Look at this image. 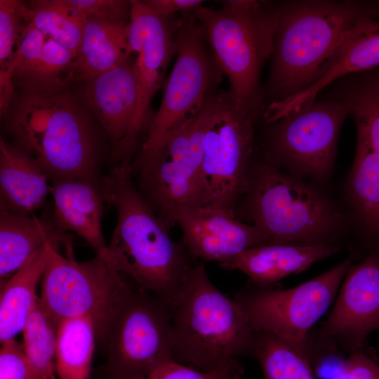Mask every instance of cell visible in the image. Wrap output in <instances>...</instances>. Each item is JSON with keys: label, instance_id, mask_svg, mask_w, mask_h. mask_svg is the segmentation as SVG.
<instances>
[{"label": "cell", "instance_id": "1", "mask_svg": "<svg viewBox=\"0 0 379 379\" xmlns=\"http://www.w3.org/2000/svg\"><path fill=\"white\" fill-rule=\"evenodd\" d=\"M132 175L131 163L122 162L101 182L105 202L116 209L117 220L100 256L173 310L196 259L182 242L171 239L168 224L138 192Z\"/></svg>", "mask_w": 379, "mask_h": 379}, {"label": "cell", "instance_id": "2", "mask_svg": "<svg viewBox=\"0 0 379 379\" xmlns=\"http://www.w3.org/2000/svg\"><path fill=\"white\" fill-rule=\"evenodd\" d=\"M368 10L350 1H291L280 6L270 77L276 101L316 82L359 20L373 15Z\"/></svg>", "mask_w": 379, "mask_h": 379}, {"label": "cell", "instance_id": "3", "mask_svg": "<svg viewBox=\"0 0 379 379\" xmlns=\"http://www.w3.org/2000/svg\"><path fill=\"white\" fill-rule=\"evenodd\" d=\"M16 144L30 154L52 181L96 180L98 152L91 121L62 90L22 94L8 121Z\"/></svg>", "mask_w": 379, "mask_h": 379}, {"label": "cell", "instance_id": "4", "mask_svg": "<svg viewBox=\"0 0 379 379\" xmlns=\"http://www.w3.org/2000/svg\"><path fill=\"white\" fill-rule=\"evenodd\" d=\"M171 324V357L179 364L209 371L253 352L255 330L234 299L211 281L204 263L192 270Z\"/></svg>", "mask_w": 379, "mask_h": 379}, {"label": "cell", "instance_id": "5", "mask_svg": "<svg viewBox=\"0 0 379 379\" xmlns=\"http://www.w3.org/2000/svg\"><path fill=\"white\" fill-rule=\"evenodd\" d=\"M279 7L257 1H227L220 8L199 6L194 14L202 26L230 93L246 105L261 107L262 65L272 55Z\"/></svg>", "mask_w": 379, "mask_h": 379}, {"label": "cell", "instance_id": "6", "mask_svg": "<svg viewBox=\"0 0 379 379\" xmlns=\"http://www.w3.org/2000/svg\"><path fill=\"white\" fill-rule=\"evenodd\" d=\"M71 245L67 244V254L63 255L58 251L60 243H51L39 299L57 329L66 319L88 317L96 339L104 344L133 289L100 255L77 261Z\"/></svg>", "mask_w": 379, "mask_h": 379}, {"label": "cell", "instance_id": "7", "mask_svg": "<svg viewBox=\"0 0 379 379\" xmlns=\"http://www.w3.org/2000/svg\"><path fill=\"white\" fill-rule=\"evenodd\" d=\"M260 109L237 100L230 91H219L203 144V206L235 216L237 204L248 186L255 124Z\"/></svg>", "mask_w": 379, "mask_h": 379}, {"label": "cell", "instance_id": "8", "mask_svg": "<svg viewBox=\"0 0 379 379\" xmlns=\"http://www.w3.org/2000/svg\"><path fill=\"white\" fill-rule=\"evenodd\" d=\"M249 171L248 211L265 244H314L335 221L330 206L317 193L273 166Z\"/></svg>", "mask_w": 379, "mask_h": 379}, {"label": "cell", "instance_id": "9", "mask_svg": "<svg viewBox=\"0 0 379 379\" xmlns=\"http://www.w3.org/2000/svg\"><path fill=\"white\" fill-rule=\"evenodd\" d=\"M219 91H213L199 113L170 135L158 148L140 152L132 164L140 185L159 211L171 206H203L201 168L204 139L214 115Z\"/></svg>", "mask_w": 379, "mask_h": 379}, {"label": "cell", "instance_id": "10", "mask_svg": "<svg viewBox=\"0 0 379 379\" xmlns=\"http://www.w3.org/2000/svg\"><path fill=\"white\" fill-rule=\"evenodd\" d=\"M176 29L177 58L160 107L142 143V152L158 148L170 135L194 119L215 90L219 66L206 48V35L194 11L183 13Z\"/></svg>", "mask_w": 379, "mask_h": 379}, {"label": "cell", "instance_id": "11", "mask_svg": "<svg viewBox=\"0 0 379 379\" xmlns=\"http://www.w3.org/2000/svg\"><path fill=\"white\" fill-rule=\"evenodd\" d=\"M172 312L152 293L132 291L104 343L110 379H140L172 360Z\"/></svg>", "mask_w": 379, "mask_h": 379}, {"label": "cell", "instance_id": "12", "mask_svg": "<svg viewBox=\"0 0 379 379\" xmlns=\"http://www.w3.org/2000/svg\"><path fill=\"white\" fill-rule=\"evenodd\" d=\"M351 260L292 288L281 290L258 286L234 294L255 331L272 334L303 352L311 327L333 301Z\"/></svg>", "mask_w": 379, "mask_h": 379}, {"label": "cell", "instance_id": "13", "mask_svg": "<svg viewBox=\"0 0 379 379\" xmlns=\"http://www.w3.org/2000/svg\"><path fill=\"white\" fill-rule=\"evenodd\" d=\"M347 114L344 98L307 102L276 121L273 150L305 170L324 176L332 166L339 131Z\"/></svg>", "mask_w": 379, "mask_h": 379}, {"label": "cell", "instance_id": "14", "mask_svg": "<svg viewBox=\"0 0 379 379\" xmlns=\"http://www.w3.org/2000/svg\"><path fill=\"white\" fill-rule=\"evenodd\" d=\"M168 224L181 229L182 243L195 258L220 265L248 248L264 245L258 229L234 215L206 206H171L160 212Z\"/></svg>", "mask_w": 379, "mask_h": 379}, {"label": "cell", "instance_id": "15", "mask_svg": "<svg viewBox=\"0 0 379 379\" xmlns=\"http://www.w3.org/2000/svg\"><path fill=\"white\" fill-rule=\"evenodd\" d=\"M130 56L117 67L86 81L84 91L88 107L109 137L112 157L119 164L131 162L139 145L134 133L138 81L135 60Z\"/></svg>", "mask_w": 379, "mask_h": 379}, {"label": "cell", "instance_id": "16", "mask_svg": "<svg viewBox=\"0 0 379 379\" xmlns=\"http://www.w3.org/2000/svg\"><path fill=\"white\" fill-rule=\"evenodd\" d=\"M168 20L155 14L143 1H130L128 44L131 54L137 53L139 89L134 126L138 140L145 128L149 104L160 86L165 67L176 53L173 25Z\"/></svg>", "mask_w": 379, "mask_h": 379}, {"label": "cell", "instance_id": "17", "mask_svg": "<svg viewBox=\"0 0 379 379\" xmlns=\"http://www.w3.org/2000/svg\"><path fill=\"white\" fill-rule=\"evenodd\" d=\"M379 328V260L373 254L350 270L320 336L359 347Z\"/></svg>", "mask_w": 379, "mask_h": 379}, {"label": "cell", "instance_id": "18", "mask_svg": "<svg viewBox=\"0 0 379 379\" xmlns=\"http://www.w3.org/2000/svg\"><path fill=\"white\" fill-rule=\"evenodd\" d=\"M74 59L68 49L26 25L8 72L22 94L59 91L73 78Z\"/></svg>", "mask_w": 379, "mask_h": 379}, {"label": "cell", "instance_id": "19", "mask_svg": "<svg viewBox=\"0 0 379 379\" xmlns=\"http://www.w3.org/2000/svg\"><path fill=\"white\" fill-rule=\"evenodd\" d=\"M378 66L379 21L373 15H368L361 18L349 32L316 82L301 92L271 105L272 116L279 119L305 103L314 101L319 93L335 80Z\"/></svg>", "mask_w": 379, "mask_h": 379}, {"label": "cell", "instance_id": "20", "mask_svg": "<svg viewBox=\"0 0 379 379\" xmlns=\"http://www.w3.org/2000/svg\"><path fill=\"white\" fill-rule=\"evenodd\" d=\"M53 223L62 232L70 231L81 237L102 255L107 244L102 232L105 201L101 182L83 178L53 181Z\"/></svg>", "mask_w": 379, "mask_h": 379}, {"label": "cell", "instance_id": "21", "mask_svg": "<svg viewBox=\"0 0 379 379\" xmlns=\"http://www.w3.org/2000/svg\"><path fill=\"white\" fill-rule=\"evenodd\" d=\"M48 175L26 150L0 139L1 208L30 215L41 208L52 186Z\"/></svg>", "mask_w": 379, "mask_h": 379}, {"label": "cell", "instance_id": "22", "mask_svg": "<svg viewBox=\"0 0 379 379\" xmlns=\"http://www.w3.org/2000/svg\"><path fill=\"white\" fill-rule=\"evenodd\" d=\"M331 246L314 244H265L244 251L220 266L238 270L258 286H267L337 251Z\"/></svg>", "mask_w": 379, "mask_h": 379}, {"label": "cell", "instance_id": "23", "mask_svg": "<svg viewBox=\"0 0 379 379\" xmlns=\"http://www.w3.org/2000/svg\"><path fill=\"white\" fill-rule=\"evenodd\" d=\"M128 22L91 18L86 20L73 78L87 81L117 67L131 53Z\"/></svg>", "mask_w": 379, "mask_h": 379}, {"label": "cell", "instance_id": "24", "mask_svg": "<svg viewBox=\"0 0 379 379\" xmlns=\"http://www.w3.org/2000/svg\"><path fill=\"white\" fill-rule=\"evenodd\" d=\"M48 241L34 253L12 276L3 280L0 295V341L13 339L22 331L37 298L36 286L48 258Z\"/></svg>", "mask_w": 379, "mask_h": 379}, {"label": "cell", "instance_id": "25", "mask_svg": "<svg viewBox=\"0 0 379 379\" xmlns=\"http://www.w3.org/2000/svg\"><path fill=\"white\" fill-rule=\"evenodd\" d=\"M65 242L63 232L32 215H19L1 208L0 276L8 279L48 241Z\"/></svg>", "mask_w": 379, "mask_h": 379}, {"label": "cell", "instance_id": "26", "mask_svg": "<svg viewBox=\"0 0 379 379\" xmlns=\"http://www.w3.org/2000/svg\"><path fill=\"white\" fill-rule=\"evenodd\" d=\"M20 13L26 25H32L77 56L86 19L66 0L21 1Z\"/></svg>", "mask_w": 379, "mask_h": 379}, {"label": "cell", "instance_id": "27", "mask_svg": "<svg viewBox=\"0 0 379 379\" xmlns=\"http://www.w3.org/2000/svg\"><path fill=\"white\" fill-rule=\"evenodd\" d=\"M95 330L88 317H75L57 329L56 373L59 379H88L93 354Z\"/></svg>", "mask_w": 379, "mask_h": 379}, {"label": "cell", "instance_id": "28", "mask_svg": "<svg viewBox=\"0 0 379 379\" xmlns=\"http://www.w3.org/2000/svg\"><path fill=\"white\" fill-rule=\"evenodd\" d=\"M23 332V348L31 379H55L57 328L37 297Z\"/></svg>", "mask_w": 379, "mask_h": 379}, {"label": "cell", "instance_id": "29", "mask_svg": "<svg viewBox=\"0 0 379 379\" xmlns=\"http://www.w3.org/2000/svg\"><path fill=\"white\" fill-rule=\"evenodd\" d=\"M253 353L264 379H315L303 352L272 334L255 331Z\"/></svg>", "mask_w": 379, "mask_h": 379}, {"label": "cell", "instance_id": "30", "mask_svg": "<svg viewBox=\"0 0 379 379\" xmlns=\"http://www.w3.org/2000/svg\"><path fill=\"white\" fill-rule=\"evenodd\" d=\"M350 187L354 204L368 224L379 230V155L359 137Z\"/></svg>", "mask_w": 379, "mask_h": 379}, {"label": "cell", "instance_id": "31", "mask_svg": "<svg viewBox=\"0 0 379 379\" xmlns=\"http://www.w3.org/2000/svg\"><path fill=\"white\" fill-rule=\"evenodd\" d=\"M344 99L354 118L357 137L379 155V69L363 75Z\"/></svg>", "mask_w": 379, "mask_h": 379}, {"label": "cell", "instance_id": "32", "mask_svg": "<svg viewBox=\"0 0 379 379\" xmlns=\"http://www.w3.org/2000/svg\"><path fill=\"white\" fill-rule=\"evenodd\" d=\"M21 1L0 0V73L12 65L26 23L20 13Z\"/></svg>", "mask_w": 379, "mask_h": 379}, {"label": "cell", "instance_id": "33", "mask_svg": "<svg viewBox=\"0 0 379 379\" xmlns=\"http://www.w3.org/2000/svg\"><path fill=\"white\" fill-rule=\"evenodd\" d=\"M244 368L237 359H230L209 371H200L169 360L140 379H241Z\"/></svg>", "mask_w": 379, "mask_h": 379}, {"label": "cell", "instance_id": "34", "mask_svg": "<svg viewBox=\"0 0 379 379\" xmlns=\"http://www.w3.org/2000/svg\"><path fill=\"white\" fill-rule=\"evenodd\" d=\"M67 3L86 20L95 18L117 22L130 18V1L66 0Z\"/></svg>", "mask_w": 379, "mask_h": 379}, {"label": "cell", "instance_id": "35", "mask_svg": "<svg viewBox=\"0 0 379 379\" xmlns=\"http://www.w3.org/2000/svg\"><path fill=\"white\" fill-rule=\"evenodd\" d=\"M0 379H31L23 345L14 338L1 343Z\"/></svg>", "mask_w": 379, "mask_h": 379}, {"label": "cell", "instance_id": "36", "mask_svg": "<svg viewBox=\"0 0 379 379\" xmlns=\"http://www.w3.org/2000/svg\"><path fill=\"white\" fill-rule=\"evenodd\" d=\"M331 379H379V364L355 349Z\"/></svg>", "mask_w": 379, "mask_h": 379}, {"label": "cell", "instance_id": "37", "mask_svg": "<svg viewBox=\"0 0 379 379\" xmlns=\"http://www.w3.org/2000/svg\"><path fill=\"white\" fill-rule=\"evenodd\" d=\"M144 3L157 15L168 18L178 12L194 11L201 6L203 1L200 0H147Z\"/></svg>", "mask_w": 379, "mask_h": 379}]
</instances>
